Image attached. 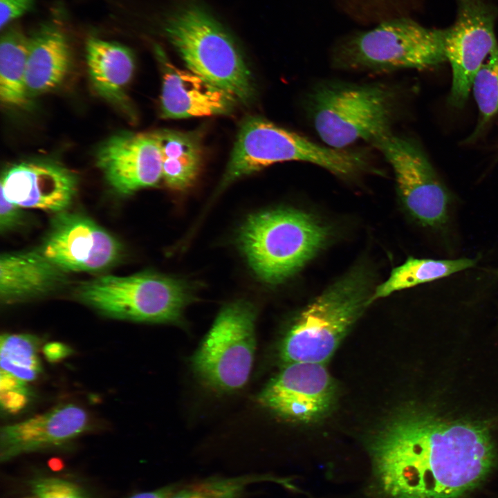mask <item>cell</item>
<instances>
[{"mask_svg":"<svg viewBox=\"0 0 498 498\" xmlns=\"http://www.w3.org/2000/svg\"><path fill=\"white\" fill-rule=\"evenodd\" d=\"M374 470L390 498H466L496 462L481 426L418 411L394 416L371 445Z\"/></svg>","mask_w":498,"mask_h":498,"instance_id":"obj_1","label":"cell"},{"mask_svg":"<svg viewBox=\"0 0 498 498\" xmlns=\"http://www.w3.org/2000/svg\"><path fill=\"white\" fill-rule=\"evenodd\" d=\"M396 90L383 83L329 81L308 93L306 109L314 129L328 147L344 149L360 140L374 142L391 133Z\"/></svg>","mask_w":498,"mask_h":498,"instance_id":"obj_2","label":"cell"},{"mask_svg":"<svg viewBox=\"0 0 498 498\" xmlns=\"http://www.w3.org/2000/svg\"><path fill=\"white\" fill-rule=\"evenodd\" d=\"M443 37V28L396 16L339 39L332 50V62L337 68L348 71L432 68L446 61Z\"/></svg>","mask_w":498,"mask_h":498,"instance_id":"obj_3","label":"cell"},{"mask_svg":"<svg viewBox=\"0 0 498 498\" xmlns=\"http://www.w3.org/2000/svg\"><path fill=\"white\" fill-rule=\"evenodd\" d=\"M293 160L313 163L347 178L369 168L364 151L322 146L266 119L251 116L240 127L218 190L274 163Z\"/></svg>","mask_w":498,"mask_h":498,"instance_id":"obj_4","label":"cell"},{"mask_svg":"<svg viewBox=\"0 0 498 498\" xmlns=\"http://www.w3.org/2000/svg\"><path fill=\"white\" fill-rule=\"evenodd\" d=\"M165 34L187 68L248 104L255 89L250 71L237 45L207 11L187 6L172 15Z\"/></svg>","mask_w":498,"mask_h":498,"instance_id":"obj_5","label":"cell"},{"mask_svg":"<svg viewBox=\"0 0 498 498\" xmlns=\"http://www.w3.org/2000/svg\"><path fill=\"white\" fill-rule=\"evenodd\" d=\"M327 228L295 210L250 216L239 232V243L255 275L270 284L295 274L324 245Z\"/></svg>","mask_w":498,"mask_h":498,"instance_id":"obj_6","label":"cell"},{"mask_svg":"<svg viewBox=\"0 0 498 498\" xmlns=\"http://www.w3.org/2000/svg\"><path fill=\"white\" fill-rule=\"evenodd\" d=\"M372 294L365 271L355 270L341 278L295 320L282 341V360L325 364L371 303Z\"/></svg>","mask_w":498,"mask_h":498,"instance_id":"obj_7","label":"cell"},{"mask_svg":"<svg viewBox=\"0 0 498 498\" xmlns=\"http://www.w3.org/2000/svg\"><path fill=\"white\" fill-rule=\"evenodd\" d=\"M75 295L107 317L147 323H178L194 299L187 282L149 271L101 275L80 284Z\"/></svg>","mask_w":498,"mask_h":498,"instance_id":"obj_8","label":"cell"},{"mask_svg":"<svg viewBox=\"0 0 498 498\" xmlns=\"http://www.w3.org/2000/svg\"><path fill=\"white\" fill-rule=\"evenodd\" d=\"M256 310L245 301L225 306L192 359L195 373L211 387L237 390L247 382L255 351Z\"/></svg>","mask_w":498,"mask_h":498,"instance_id":"obj_9","label":"cell"},{"mask_svg":"<svg viewBox=\"0 0 498 498\" xmlns=\"http://www.w3.org/2000/svg\"><path fill=\"white\" fill-rule=\"evenodd\" d=\"M371 144L391 166L409 214L423 226L443 229L449 219L450 194L419 145L391 132Z\"/></svg>","mask_w":498,"mask_h":498,"instance_id":"obj_10","label":"cell"},{"mask_svg":"<svg viewBox=\"0 0 498 498\" xmlns=\"http://www.w3.org/2000/svg\"><path fill=\"white\" fill-rule=\"evenodd\" d=\"M453 23L444 29V53L452 68L449 103L461 107L467 101L479 68L498 48V8L492 0H455Z\"/></svg>","mask_w":498,"mask_h":498,"instance_id":"obj_11","label":"cell"},{"mask_svg":"<svg viewBox=\"0 0 498 498\" xmlns=\"http://www.w3.org/2000/svg\"><path fill=\"white\" fill-rule=\"evenodd\" d=\"M39 251L68 272L96 273L116 264L122 246L90 217L68 210L55 214Z\"/></svg>","mask_w":498,"mask_h":498,"instance_id":"obj_12","label":"cell"},{"mask_svg":"<svg viewBox=\"0 0 498 498\" xmlns=\"http://www.w3.org/2000/svg\"><path fill=\"white\" fill-rule=\"evenodd\" d=\"M334 392V382L325 364L295 362L286 364L257 400L284 418L308 423L326 412Z\"/></svg>","mask_w":498,"mask_h":498,"instance_id":"obj_13","label":"cell"},{"mask_svg":"<svg viewBox=\"0 0 498 498\" xmlns=\"http://www.w3.org/2000/svg\"><path fill=\"white\" fill-rule=\"evenodd\" d=\"M96 163L110 187L128 196L163 178L162 156L154 133L121 131L99 147Z\"/></svg>","mask_w":498,"mask_h":498,"instance_id":"obj_14","label":"cell"},{"mask_svg":"<svg viewBox=\"0 0 498 498\" xmlns=\"http://www.w3.org/2000/svg\"><path fill=\"white\" fill-rule=\"evenodd\" d=\"M77 176L54 162L30 160L11 165L2 174L1 193L22 208L55 214L67 210L77 190Z\"/></svg>","mask_w":498,"mask_h":498,"instance_id":"obj_15","label":"cell"},{"mask_svg":"<svg viewBox=\"0 0 498 498\" xmlns=\"http://www.w3.org/2000/svg\"><path fill=\"white\" fill-rule=\"evenodd\" d=\"M154 50L163 75V118L179 119L232 112L238 103L232 95L190 71L176 67L159 46Z\"/></svg>","mask_w":498,"mask_h":498,"instance_id":"obj_16","label":"cell"},{"mask_svg":"<svg viewBox=\"0 0 498 498\" xmlns=\"http://www.w3.org/2000/svg\"><path fill=\"white\" fill-rule=\"evenodd\" d=\"M89 427L86 412L73 404L57 407L44 414L1 428L0 459L67 443Z\"/></svg>","mask_w":498,"mask_h":498,"instance_id":"obj_17","label":"cell"},{"mask_svg":"<svg viewBox=\"0 0 498 498\" xmlns=\"http://www.w3.org/2000/svg\"><path fill=\"white\" fill-rule=\"evenodd\" d=\"M66 272L39 249L6 252L0 257V299L10 304L48 295L66 281Z\"/></svg>","mask_w":498,"mask_h":498,"instance_id":"obj_18","label":"cell"},{"mask_svg":"<svg viewBox=\"0 0 498 498\" xmlns=\"http://www.w3.org/2000/svg\"><path fill=\"white\" fill-rule=\"evenodd\" d=\"M86 62L95 92L110 103L128 109L127 88L136 68L132 51L120 44L91 37L86 44Z\"/></svg>","mask_w":498,"mask_h":498,"instance_id":"obj_19","label":"cell"},{"mask_svg":"<svg viewBox=\"0 0 498 498\" xmlns=\"http://www.w3.org/2000/svg\"><path fill=\"white\" fill-rule=\"evenodd\" d=\"M70 67L71 51L64 35L53 27L41 28L29 42L26 77L28 97L57 89Z\"/></svg>","mask_w":498,"mask_h":498,"instance_id":"obj_20","label":"cell"},{"mask_svg":"<svg viewBox=\"0 0 498 498\" xmlns=\"http://www.w3.org/2000/svg\"><path fill=\"white\" fill-rule=\"evenodd\" d=\"M161 156L163 179L168 187L183 191L197 178L203 162L198 133L163 129L155 132Z\"/></svg>","mask_w":498,"mask_h":498,"instance_id":"obj_21","label":"cell"},{"mask_svg":"<svg viewBox=\"0 0 498 498\" xmlns=\"http://www.w3.org/2000/svg\"><path fill=\"white\" fill-rule=\"evenodd\" d=\"M30 39L17 27L5 30L0 42V100L8 108L28 103L26 63Z\"/></svg>","mask_w":498,"mask_h":498,"instance_id":"obj_22","label":"cell"},{"mask_svg":"<svg viewBox=\"0 0 498 498\" xmlns=\"http://www.w3.org/2000/svg\"><path fill=\"white\" fill-rule=\"evenodd\" d=\"M476 259H418L409 257L391 271L389 277L373 292L371 301L382 298L400 290L431 282L471 268Z\"/></svg>","mask_w":498,"mask_h":498,"instance_id":"obj_23","label":"cell"},{"mask_svg":"<svg viewBox=\"0 0 498 498\" xmlns=\"http://www.w3.org/2000/svg\"><path fill=\"white\" fill-rule=\"evenodd\" d=\"M39 340L30 334H4L1 336V371L25 382L35 380L42 371L37 352Z\"/></svg>","mask_w":498,"mask_h":498,"instance_id":"obj_24","label":"cell"},{"mask_svg":"<svg viewBox=\"0 0 498 498\" xmlns=\"http://www.w3.org/2000/svg\"><path fill=\"white\" fill-rule=\"evenodd\" d=\"M273 481L277 479L266 474L212 477L176 489L169 498H244L250 486Z\"/></svg>","mask_w":498,"mask_h":498,"instance_id":"obj_25","label":"cell"},{"mask_svg":"<svg viewBox=\"0 0 498 498\" xmlns=\"http://www.w3.org/2000/svg\"><path fill=\"white\" fill-rule=\"evenodd\" d=\"M472 89L479 112L478 124L470 137L473 139L498 113V48L478 71Z\"/></svg>","mask_w":498,"mask_h":498,"instance_id":"obj_26","label":"cell"},{"mask_svg":"<svg viewBox=\"0 0 498 498\" xmlns=\"http://www.w3.org/2000/svg\"><path fill=\"white\" fill-rule=\"evenodd\" d=\"M24 498H92L83 488L70 481L42 477L31 481L29 495Z\"/></svg>","mask_w":498,"mask_h":498,"instance_id":"obj_27","label":"cell"},{"mask_svg":"<svg viewBox=\"0 0 498 498\" xmlns=\"http://www.w3.org/2000/svg\"><path fill=\"white\" fill-rule=\"evenodd\" d=\"M342 7L354 17L375 19L399 11L400 0H340Z\"/></svg>","mask_w":498,"mask_h":498,"instance_id":"obj_28","label":"cell"},{"mask_svg":"<svg viewBox=\"0 0 498 498\" xmlns=\"http://www.w3.org/2000/svg\"><path fill=\"white\" fill-rule=\"evenodd\" d=\"M22 208L15 205L1 193L0 196V232H8L18 227L23 221Z\"/></svg>","mask_w":498,"mask_h":498,"instance_id":"obj_29","label":"cell"},{"mask_svg":"<svg viewBox=\"0 0 498 498\" xmlns=\"http://www.w3.org/2000/svg\"><path fill=\"white\" fill-rule=\"evenodd\" d=\"M30 395V391L27 384L8 390L1 391V408L10 413L17 412L28 404Z\"/></svg>","mask_w":498,"mask_h":498,"instance_id":"obj_30","label":"cell"},{"mask_svg":"<svg viewBox=\"0 0 498 498\" xmlns=\"http://www.w3.org/2000/svg\"><path fill=\"white\" fill-rule=\"evenodd\" d=\"M33 0H0V27L3 29L15 19L27 12Z\"/></svg>","mask_w":498,"mask_h":498,"instance_id":"obj_31","label":"cell"},{"mask_svg":"<svg viewBox=\"0 0 498 498\" xmlns=\"http://www.w3.org/2000/svg\"><path fill=\"white\" fill-rule=\"evenodd\" d=\"M46 359L50 362L60 360L72 353L71 349L66 344L60 342H50L43 349Z\"/></svg>","mask_w":498,"mask_h":498,"instance_id":"obj_32","label":"cell"},{"mask_svg":"<svg viewBox=\"0 0 498 498\" xmlns=\"http://www.w3.org/2000/svg\"><path fill=\"white\" fill-rule=\"evenodd\" d=\"M176 489V485L169 484L154 490L136 493L129 498H169Z\"/></svg>","mask_w":498,"mask_h":498,"instance_id":"obj_33","label":"cell"}]
</instances>
